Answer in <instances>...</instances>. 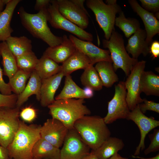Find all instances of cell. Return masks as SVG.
Segmentation results:
<instances>
[{
  "label": "cell",
  "mask_w": 159,
  "mask_h": 159,
  "mask_svg": "<svg viewBox=\"0 0 159 159\" xmlns=\"http://www.w3.org/2000/svg\"><path fill=\"white\" fill-rule=\"evenodd\" d=\"M74 128L92 150L98 148L111 136V132L103 118L99 116H85L75 122Z\"/></svg>",
  "instance_id": "6da1fadb"
},
{
  "label": "cell",
  "mask_w": 159,
  "mask_h": 159,
  "mask_svg": "<svg viewBox=\"0 0 159 159\" xmlns=\"http://www.w3.org/2000/svg\"><path fill=\"white\" fill-rule=\"evenodd\" d=\"M47 8L37 14H31L21 7L18 13L22 25L34 37L42 40L49 47H53L62 43L63 39L54 35L48 26Z\"/></svg>",
  "instance_id": "7a4b0ae2"
},
{
  "label": "cell",
  "mask_w": 159,
  "mask_h": 159,
  "mask_svg": "<svg viewBox=\"0 0 159 159\" xmlns=\"http://www.w3.org/2000/svg\"><path fill=\"white\" fill-rule=\"evenodd\" d=\"M41 126L28 125L20 120L18 130L7 148L10 159H33L32 151L36 143L41 138Z\"/></svg>",
  "instance_id": "3957f363"
},
{
  "label": "cell",
  "mask_w": 159,
  "mask_h": 159,
  "mask_svg": "<svg viewBox=\"0 0 159 159\" xmlns=\"http://www.w3.org/2000/svg\"><path fill=\"white\" fill-rule=\"evenodd\" d=\"M85 102L83 99H59L55 100L47 107L52 118L60 121L69 130L74 128L77 120L91 114Z\"/></svg>",
  "instance_id": "277c9868"
},
{
  "label": "cell",
  "mask_w": 159,
  "mask_h": 159,
  "mask_svg": "<svg viewBox=\"0 0 159 159\" xmlns=\"http://www.w3.org/2000/svg\"><path fill=\"white\" fill-rule=\"evenodd\" d=\"M87 6L94 13L99 26L104 33L105 39L108 40L112 32L115 30L116 16L122 11L115 0H87Z\"/></svg>",
  "instance_id": "5b68a950"
},
{
  "label": "cell",
  "mask_w": 159,
  "mask_h": 159,
  "mask_svg": "<svg viewBox=\"0 0 159 159\" xmlns=\"http://www.w3.org/2000/svg\"><path fill=\"white\" fill-rule=\"evenodd\" d=\"M102 44L103 47L108 48L110 52L115 71L121 69L125 75L128 76L138 60L129 55L126 50L122 36L114 30L108 40H103Z\"/></svg>",
  "instance_id": "8992f818"
},
{
  "label": "cell",
  "mask_w": 159,
  "mask_h": 159,
  "mask_svg": "<svg viewBox=\"0 0 159 159\" xmlns=\"http://www.w3.org/2000/svg\"><path fill=\"white\" fill-rule=\"evenodd\" d=\"M20 108L0 107V144L5 148L13 140L19 126Z\"/></svg>",
  "instance_id": "52a82bcc"
},
{
  "label": "cell",
  "mask_w": 159,
  "mask_h": 159,
  "mask_svg": "<svg viewBox=\"0 0 159 159\" xmlns=\"http://www.w3.org/2000/svg\"><path fill=\"white\" fill-rule=\"evenodd\" d=\"M115 93L108 102L107 113L103 118L107 124H111L119 119L126 118L130 110L126 100L127 91L124 81H120L115 86Z\"/></svg>",
  "instance_id": "ba28073f"
},
{
  "label": "cell",
  "mask_w": 159,
  "mask_h": 159,
  "mask_svg": "<svg viewBox=\"0 0 159 159\" xmlns=\"http://www.w3.org/2000/svg\"><path fill=\"white\" fill-rule=\"evenodd\" d=\"M47 10L48 21L53 27L70 32L81 40L91 42L93 41L91 34L81 29L61 14L58 10L57 0H51Z\"/></svg>",
  "instance_id": "9c48e42d"
},
{
  "label": "cell",
  "mask_w": 159,
  "mask_h": 159,
  "mask_svg": "<svg viewBox=\"0 0 159 159\" xmlns=\"http://www.w3.org/2000/svg\"><path fill=\"white\" fill-rule=\"evenodd\" d=\"M146 62H138L133 66L125 82L127 91L126 100L130 111L134 109L139 104L143 102L140 96L141 93L140 81L141 74L144 71Z\"/></svg>",
  "instance_id": "30bf717a"
},
{
  "label": "cell",
  "mask_w": 159,
  "mask_h": 159,
  "mask_svg": "<svg viewBox=\"0 0 159 159\" xmlns=\"http://www.w3.org/2000/svg\"><path fill=\"white\" fill-rule=\"evenodd\" d=\"M62 147L60 159H82L90 152L74 128L68 130Z\"/></svg>",
  "instance_id": "8fae6325"
},
{
  "label": "cell",
  "mask_w": 159,
  "mask_h": 159,
  "mask_svg": "<svg viewBox=\"0 0 159 159\" xmlns=\"http://www.w3.org/2000/svg\"><path fill=\"white\" fill-rule=\"evenodd\" d=\"M138 104L130 111L126 119L133 121L138 126L140 133V138L133 155H138L140 151L145 148V140L147 134L152 130L159 126V121L152 117H148L140 111Z\"/></svg>",
  "instance_id": "7c38bea8"
},
{
  "label": "cell",
  "mask_w": 159,
  "mask_h": 159,
  "mask_svg": "<svg viewBox=\"0 0 159 159\" xmlns=\"http://www.w3.org/2000/svg\"><path fill=\"white\" fill-rule=\"evenodd\" d=\"M68 130L57 119L53 118L48 119L41 126V137L59 148L62 146Z\"/></svg>",
  "instance_id": "4fadbf2b"
},
{
  "label": "cell",
  "mask_w": 159,
  "mask_h": 159,
  "mask_svg": "<svg viewBox=\"0 0 159 159\" xmlns=\"http://www.w3.org/2000/svg\"><path fill=\"white\" fill-rule=\"evenodd\" d=\"M58 10L67 19L84 30L88 26V15L72 0H57Z\"/></svg>",
  "instance_id": "5bb4252c"
},
{
  "label": "cell",
  "mask_w": 159,
  "mask_h": 159,
  "mask_svg": "<svg viewBox=\"0 0 159 159\" xmlns=\"http://www.w3.org/2000/svg\"><path fill=\"white\" fill-rule=\"evenodd\" d=\"M69 38L73 42L76 49L86 55L93 65L103 61L112 62L109 50L102 49L94 45L91 42L81 40L70 34Z\"/></svg>",
  "instance_id": "9a60e30c"
},
{
  "label": "cell",
  "mask_w": 159,
  "mask_h": 159,
  "mask_svg": "<svg viewBox=\"0 0 159 159\" xmlns=\"http://www.w3.org/2000/svg\"><path fill=\"white\" fill-rule=\"evenodd\" d=\"M129 3L134 12L140 17L144 23L146 34V42L148 45L153 37L159 33V21L154 13L144 9L136 0H129Z\"/></svg>",
  "instance_id": "2e32d148"
},
{
  "label": "cell",
  "mask_w": 159,
  "mask_h": 159,
  "mask_svg": "<svg viewBox=\"0 0 159 159\" xmlns=\"http://www.w3.org/2000/svg\"><path fill=\"white\" fill-rule=\"evenodd\" d=\"M62 37V43L54 47H49L43 54L58 64L63 63L77 50L66 35H64Z\"/></svg>",
  "instance_id": "e0dca14e"
},
{
  "label": "cell",
  "mask_w": 159,
  "mask_h": 159,
  "mask_svg": "<svg viewBox=\"0 0 159 159\" xmlns=\"http://www.w3.org/2000/svg\"><path fill=\"white\" fill-rule=\"evenodd\" d=\"M64 76L62 73L60 72L42 80L39 101L41 106L48 107L54 102L55 94Z\"/></svg>",
  "instance_id": "ac0fdd59"
},
{
  "label": "cell",
  "mask_w": 159,
  "mask_h": 159,
  "mask_svg": "<svg viewBox=\"0 0 159 159\" xmlns=\"http://www.w3.org/2000/svg\"><path fill=\"white\" fill-rule=\"evenodd\" d=\"M146 37L145 30L140 28L128 39L125 48L132 58L138 59L141 54L146 56L149 53V47L146 42Z\"/></svg>",
  "instance_id": "d6986e66"
},
{
  "label": "cell",
  "mask_w": 159,
  "mask_h": 159,
  "mask_svg": "<svg viewBox=\"0 0 159 159\" xmlns=\"http://www.w3.org/2000/svg\"><path fill=\"white\" fill-rule=\"evenodd\" d=\"M20 0H10L0 13V41H6L13 32L11 22L14 11Z\"/></svg>",
  "instance_id": "ffe728a7"
},
{
  "label": "cell",
  "mask_w": 159,
  "mask_h": 159,
  "mask_svg": "<svg viewBox=\"0 0 159 159\" xmlns=\"http://www.w3.org/2000/svg\"><path fill=\"white\" fill-rule=\"evenodd\" d=\"M42 80L35 70L32 72L27 84L23 91L17 95L16 107L19 108L32 95H35L40 101Z\"/></svg>",
  "instance_id": "44dd1931"
},
{
  "label": "cell",
  "mask_w": 159,
  "mask_h": 159,
  "mask_svg": "<svg viewBox=\"0 0 159 159\" xmlns=\"http://www.w3.org/2000/svg\"><path fill=\"white\" fill-rule=\"evenodd\" d=\"M91 64L89 58L83 53L77 51L61 65V72L64 76L77 70L86 69Z\"/></svg>",
  "instance_id": "7402d4cb"
},
{
  "label": "cell",
  "mask_w": 159,
  "mask_h": 159,
  "mask_svg": "<svg viewBox=\"0 0 159 159\" xmlns=\"http://www.w3.org/2000/svg\"><path fill=\"white\" fill-rule=\"evenodd\" d=\"M32 154L33 159H60V149L41 137L34 144Z\"/></svg>",
  "instance_id": "603a6c76"
},
{
  "label": "cell",
  "mask_w": 159,
  "mask_h": 159,
  "mask_svg": "<svg viewBox=\"0 0 159 159\" xmlns=\"http://www.w3.org/2000/svg\"><path fill=\"white\" fill-rule=\"evenodd\" d=\"M124 146L122 139L110 136L98 148L91 151L99 159H108L122 150Z\"/></svg>",
  "instance_id": "cb8c5ba5"
},
{
  "label": "cell",
  "mask_w": 159,
  "mask_h": 159,
  "mask_svg": "<svg viewBox=\"0 0 159 159\" xmlns=\"http://www.w3.org/2000/svg\"><path fill=\"white\" fill-rule=\"evenodd\" d=\"M89 98L84 89L78 86L72 80L70 75L65 76L64 85L55 100L61 99Z\"/></svg>",
  "instance_id": "d4e9b609"
},
{
  "label": "cell",
  "mask_w": 159,
  "mask_h": 159,
  "mask_svg": "<svg viewBox=\"0 0 159 159\" xmlns=\"http://www.w3.org/2000/svg\"><path fill=\"white\" fill-rule=\"evenodd\" d=\"M102 82L103 85L106 87H111L119 80L114 70L112 62L105 61L96 63L94 67Z\"/></svg>",
  "instance_id": "484cf974"
},
{
  "label": "cell",
  "mask_w": 159,
  "mask_h": 159,
  "mask_svg": "<svg viewBox=\"0 0 159 159\" xmlns=\"http://www.w3.org/2000/svg\"><path fill=\"white\" fill-rule=\"evenodd\" d=\"M0 53L2 58L3 74L10 78L18 69L16 58L9 49L5 41L0 43Z\"/></svg>",
  "instance_id": "4316f807"
},
{
  "label": "cell",
  "mask_w": 159,
  "mask_h": 159,
  "mask_svg": "<svg viewBox=\"0 0 159 159\" xmlns=\"http://www.w3.org/2000/svg\"><path fill=\"white\" fill-rule=\"evenodd\" d=\"M34 70L42 80L60 72L61 65L43 54L39 59Z\"/></svg>",
  "instance_id": "83f0119b"
},
{
  "label": "cell",
  "mask_w": 159,
  "mask_h": 159,
  "mask_svg": "<svg viewBox=\"0 0 159 159\" xmlns=\"http://www.w3.org/2000/svg\"><path fill=\"white\" fill-rule=\"evenodd\" d=\"M140 90L147 96H159V76L152 71L142 73L140 81Z\"/></svg>",
  "instance_id": "f1b7e54d"
},
{
  "label": "cell",
  "mask_w": 159,
  "mask_h": 159,
  "mask_svg": "<svg viewBox=\"0 0 159 159\" xmlns=\"http://www.w3.org/2000/svg\"><path fill=\"white\" fill-rule=\"evenodd\" d=\"M5 42L16 58L32 51V41L26 36H11Z\"/></svg>",
  "instance_id": "f546056e"
},
{
  "label": "cell",
  "mask_w": 159,
  "mask_h": 159,
  "mask_svg": "<svg viewBox=\"0 0 159 159\" xmlns=\"http://www.w3.org/2000/svg\"><path fill=\"white\" fill-rule=\"evenodd\" d=\"M80 80L82 85L93 91H99L103 86L100 78L93 65L90 64L84 69Z\"/></svg>",
  "instance_id": "4dcf8cb0"
},
{
  "label": "cell",
  "mask_w": 159,
  "mask_h": 159,
  "mask_svg": "<svg viewBox=\"0 0 159 159\" xmlns=\"http://www.w3.org/2000/svg\"><path fill=\"white\" fill-rule=\"evenodd\" d=\"M116 17L115 25L123 32L127 38H129L140 28L139 21L135 18H127L122 11Z\"/></svg>",
  "instance_id": "1f68e13d"
},
{
  "label": "cell",
  "mask_w": 159,
  "mask_h": 159,
  "mask_svg": "<svg viewBox=\"0 0 159 159\" xmlns=\"http://www.w3.org/2000/svg\"><path fill=\"white\" fill-rule=\"evenodd\" d=\"M32 72L18 69L15 73L9 78L8 83L14 94L18 95L23 91Z\"/></svg>",
  "instance_id": "d6a6232c"
},
{
  "label": "cell",
  "mask_w": 159,
  "mask_h": 159,
  "mask_svg": "<svg viewBox=\"0 0 159 159\" xmlns=\"http://www.w3.org/2000/svg\"><path fill=\"white\" fill-rule=\"evenodd\" d=\"M16 59L18 69L31 72L35 70L39 59L32 51L16 57Z\"/></svg>",
  "instance_id": "836d02e7"
},
{
  "label": "cell",
  "mask_w": 159,
  "mask_h": 159,
  "mask_svg": "<svg viewBox=\"0 0 159 159\" xmlns=\"http://www.w3.org/2000/svg\"><path fill=\"white\" fill-rule=\"evenodd\" d=\"M148 137L150 143L149 146L144 151L145 155L159 151V130L155 129L153 133L148 135Z\"/></svg>",
  "instance_id": "e575fe53"
},
{
  "label": "cell",
  "mask_w": 159,
  "mask_h": 159,
  "mask_svg": "<svg viewBox=\"0 0 159 159\" xmlns=\"http://www.w3.org/2000/svg\"><path fill=\"white\" fill-rule=\"evenodd\" d=\"M19 116L24 122H30L36 118L37 111L31 106H27L21 110L20 112Z\"/></svg>",
  "instance_id": "d590c367"
},
{
  "label": "cell",
  "mask_w": 159,
  "mask_h": 159,
  "mask_svg": "<svg viewBox=\"0 0 159 159\" xmlns=\"http://www.w3.org/2000/svg\"><path fill=\"white\" fill-rule=\"evenodd\" d=\"M17 95L14 94L5 95L0 93V107H16Z\"/></svg>",
  "instance_id": "8d00e7d4"
},
{
  "label": "cell",
  "mask_w": 159,
  "mask_h": 159,
  "mask_svg": "<svg viewBox=\"0 0 159 159\" xmlns=\"http://www.w3.org/2000/svg\"><path fill=\"white\" fill-rule=\"evenodd\" d=\"M140 110L143 114L147 111H152L159 113V103L153 101H149L146 99H143V102L139 104Z\"/></svg>",
  "instance_id": "74e56055"
},
{
  "label": "cell",
  "mask_w": 159,
  "mask_h": 159,
  "mask_svg": "<svg viewBox=\"0 0 159 159\" xmlns=\"http://www.w3.org/2000/svg\"><path fill=\"white\" fill-rule=\"evenodd\" d=\"M142 7L145 10L153 13L159 11V0H140Z\"/></svg>",
  "instance_id": "f35d334b"
},
{
  "label": "cell",
  "mask_w": 159,
  "mask_h": 159,
  "mask_svg": "<svg viewBox=\"0 0 159 159\" xmlns=\"http://www.w3.org/2000/svg\"><path fill=\"white\" fill-rule=\"evenodd\" d=\"M3 72L0 67V91L4 95H9L11 94V89L8 84L6 83L3 78Z\"/></svg>",
  "instance_id": "ab89813d"
},
{
  "label": "cell",
  "mask_w": 159,
  "mask_h": 159,
  "mask_svg": "<svg viewBox=\"0 0 159 159\" xmlns=\"http://www.w3.org/2000/svg\"><path fill=\"white\" fill-rule=\"evenodd\" d=\"M149 53L151 54L153 59L159 56V42L155 41L152 42L149 47Z\"/></svg>",
  "instance_id": "60d3db41"
},
{
  "label": "cell",
  "mask_w": 159,
  "mask_h": 159,
  "mask_svg": "<svg viewBox=\"0 0 159 159\" xmlns=\"http://www.w3.org/2000/svg\"><path fill=\"white\" fill-rule=\"evenodd\" d=\"M50 0H37L34 6V9L39 11L47 8L50 3Z\"/></svg>",
  "instance_id": "b9f144b4"
},
{
  "label": "cell",
  "mask_w": 159,
  "mask_h": 159,
  "mask_svg": "<svg viewBox=\"0 0 159 159\" xmlns=\"http://www.w3.org/2000/svg\"><path fill=\"white\" fill-rule=\"evenodd\" d=\"M0 159H10L8 150L0 144Z\"/></svg>",
  "instance_id": "7bdbcfd3"
},
{
  "label": "cell",
  "mask_w": 159,
  "mask_h": 159,
  "mask_svg": "<svg viewBox=\"0 0 159 159\" xmlns=\"http://www.w3.org/2000/svg\"><path fill=\"white\" fill-rule=\"evenodd\" d=\"M72 1L74 3L78 5L88 15L90 16L89 14L86 9L85 8L84 3L85 1V0H72Z\"/></svg>",
  "instance_id": "ee69618b"
},
{
  "label": "cell",
  "mask_w": 159,
  "mask_h": 159,
  "mask_svg": "<svg viewBox=\"0 0 159 159\" xmlns=\"http://www.w3.org/2000/svg\"><path fill=\"white\" fill-rule=\"evenodd\" d=\"M10 0H0V13L3 10L4 7Z\"/></svg>",
  "instance_id": "f6af8a7d"
},
{
  "label": "cell",
  "mask_w": 159,
  "mask_h": 159,
  "mask_svg": "<svg viewBox=\"0 0 159 159\" xmlns=\"http://www.w3.org/2000/svg\"><path fill=\"white\" fill-rule=\"evenodd\" d=\"M82 159H99L92 152L85 157Z\"/></svg>",
  "instance_id": "bcb514c9"
},
{
  "label": "cell",
  "mask_w": 159,
  "mask_h": 159,
  "mask_svg": "<svg viewBox=\"0 0 159 159\" xmlns=\"http://www.w3.org/2000/svg\"><path fill=\"white\" fill-rule=\"evenodd\" d=\"M131 157L133 158L140 159H159V153H158L154 157L150 158H145L140 157L138 155L135 156L133 155H132Z\"/></svg>",
  "instance_id": "7dc6e473"
},
{
  "label": "cell",
  "mask_w": 159,
  "mask_h": 159,
  "mask_svg": "<svg viewBox=\"0 0 159 159\" xmlns=\"http://www.w3.org/2000/svg\"><path fill=\"white\" fill-rule=\"evenodd\" d=\"M108 159H129L128 158L122 157L118 153H116Z\"/></svg>",
  "instance_id": "c3c4849f"
},
{
  "label": "cell",
  "mask_w": 159,
  "mask_h": 159,
  "mask_svg": "<svg viewBox=\"0 0 159 159\" xmlns=\"http://www.w3.org/2000/svg\"></svg>",
  "instance_id": "681fc988"
},
{
  "label": "cell",
  "mask_w": 159,
  "mask_h": 159,
  "mask_svg": "<svg viewBox=\"0 0 159 159\" xmlns=\"http://www.w3.org/2000/svg\"></svg>",
  "instance_id": "f907efd6"
}]
</instances>
